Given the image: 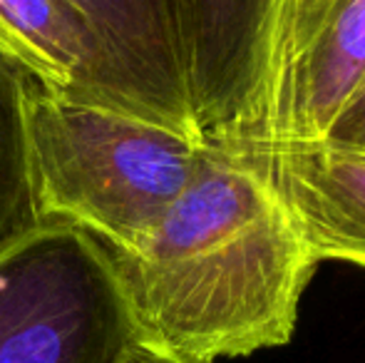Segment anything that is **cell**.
Wrapping results in <instances>:
<instances>
[{
  "mask_svg": "<svg viewBox=\"0 0 365 363\" xmlns=\"http://www.w3.org/2000/svg\"><path fill=\"white\" fill-rule=\"evenodd\" d=\"M110 259L140 341L199 363L289 344L321 264L264 170L207 145L145 247Z\"/></svg>",
  "mask_w": 365,
  "mask_h": 363,
  "instance_id": "cell-1",
  "label": "cell"
},
{
  "mask_svg": "<svg viewBox=\"0 0 365 363\" xmlns=\"http://www.w3.org/2000/svg\"><path fill=\"white\" fill-rule=\"evenodd\" d=\"M25 142L40 222L82 229L110 254L147 244L194 180L204 145L132 112L30 80Z\"/></svg>",
  "mask_w": 365,
  "mask_h": 363,
  "instance_id": "cell-2",
  "label": "cell"
},
{
  "mask_svg": "<svg viewBox=\"0 0 365 363\" xmlns=\"http://www.w3.org/2000/svg\"><path fill=\"white\" fill-rule=\"evenodd\" d=\"M140 341L97 239L43 222L0 252V363H120Z\"/></svg>",
  "mask_w": 365,
  "mask_h": 363,
  "instance_id": "cell-3",
  "label": "cell"
},
{
  "mask_svg": "<svg viewBox=\"0 0 365 363\" xmlns=\"http://www.w3.org/2000/svg\"><path fill=\"white\" fill-rule=\"evenodd\" d=\"M284 0H174L184 85L199 142L244 150L274 140Z\"/></svg>",
  "mask_w": 365,
  "mask_h": 363,
  "instance_id": "cell-4",
  "label": "cell"
},
{
  "mask_svg": "<svg viewBox=\"0 0 365 363\" xmlns=\"http://www.w3.org/2000/svg\"><path fill=\"white\" fill-rule=\"evenodd\" d=\"M226 152L264 170L318 262L365 267V155L331 142H261Z\"/></svg>",
  "mask_w": 365,
  "mask_h": 363,
  "instance_id": "cell-5",
  "label": "cell"
},
{
  "mask_svg": "<svg viewBox=\"0 0 365 363\" xmlns=\"http://www.w3.org/2000/svg\"><path fill=\"white\" fill-rule=\"evenodd\" d=\"M92 28L135 115L199 142L184 85L174 0H68Z\"/></svg>",
  "mask_w": 365,
  "mask_h": 363,
  "instance_id": "cell-6",
  "label": "cell"
},
{
  "mask_svg": "<svg viewBox=\"0 0 365 363\" xmlns=\"http://www.w3.org/2000/svg\"><path fill=\"white\" fill-rule=\"evenodd\" d=\"M0 53L58 95L132 112L102 45L68 0H0Z\"/></svg>",
  "mask_w": 365,
  "mask_h": 363,
  "instance_id": "cell-7",
  "label": "cell"
},
{
  "mask_svg": "<svg viewBox=\"0 0 365 363\" xmlns=\"http://www.w3.org/2000/svg\"><path fill=\"white\" fill-rule=\"evenodd\" d=\"M365 85V0H336L293 63L271 142H328Z\"/></svg>",
  "mask_w": 365,
  "mask_h": 363,
  "instance_id": "cell-8",
  "label": "cell"
},
{
  "mask_svg": "<svg viewBox=\"0 0 365 363\" xmlns=\"http://www.w3.org/2000/svg\"><path fill=\"white\" fill-rule=\"evenodd\" d=\"M30 75L0 53V252L40 227L28 172L25 97Z\"/></svg>",
  "mask_w": 365,
  "mask_h": 363,
  "instance_id": "cell-9",
  "label": "cell"
},
{
  "mask_svg": "<svg viewBox=\"0 0 365 363\" xmlns=\"http://www.w3.org/2000/svg\"><path fill=\"white\" fill-rule=\"evenodd\" d=\"M336 0H284L279 20V97L293 63L306 50ZM279 110V100H276Z\"/></svg>",
  "mask_w": 365,
  "mask_h": 363,
  "instance_id": "cell-10",
  "label": "cell"
},
{
  "mask_svg": "<svg viewBox=\"0 0 365 363\" xmlns=\"http://www.w3.org/2000/svg\"><path fill=\"white\" fill-rule=\"evenodd\" d=\"M363 137H365V85L328 142H333V145H353V142L363 140Z\"/></svg>",
  "mask_w": 365,
  "mask_h": 363,
  "instance_id": "cell-11",
  "label": "cell"
},
{
  "mask_svg": "<svg viewBox=\"0 0 365 363\" xmlns=\"http://www.w3.org/2000/svg\"><path fill=\"white\" fill-rule=\"evenodd\" d=\"M120 363H199V361L179 356L174 351L162 349V346L147 344V341H135Z\"/></svg>",
  "mask_w": 365,
  "mask_h": 363,
  "instance_id": "cell-12",
  "label": "cell"
},
{
  "mask_svg": "<svg viewBox=\"0 0 365 363\" xmlns=\"http://www.w3.org/2000/svg\"><path fill=\"white\" fill-rule=\"evenodd\" d=\"M333 145V142H331ZM336 147H343V150H351V152H361V155H365V137L358 142H353V145H336Z\"/></svg>",
  "mask_w": 365,
  "mask_h": 363,
  "instance_id": "cell-13",
  "label": "cell"
}]
</instances>
